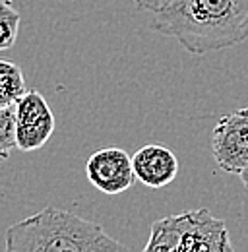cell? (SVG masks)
<instances>
[{
    "mask_svg": "<svg viewBox=\"0 0 248 252\" xmlns=\"http://www.w3.org/2000/svg\"><path fill=\"white\" fill-rule=\"evenodd\" d=\"M86 175L95 189L109 196L123 194L136 181L132 158L117 146H107L92 154L86 161Z\"/></svg>",
    "mask_w": 248,
    "mask_h": 252,
    "instance_id": "6",
    "label": "cell"
},
{
    "mask_svg": "<svg viewBox=\"0 0 248 252\" xmlns=\"http://www.w3.org/2000/svg\"><path fill=\"white\" fill-rule=\"evenodd\" d=\"M6 252H130L99 223L47 206L6 229Z\"/></svg>",
    "mask_w": 248,
    "mask_h": 252,
    "instance_id": "2",
    "label": "cell"
},
{
    "mask_svg": "<svg viewBox=\"0 0 248 252\" xmlns=\"http://www.w3.org/2000/svg\"><path fill=\"white\" fill-rule=\"evenodd\" d=\"M22 16L14 8L12 0H0V51H8L16 45Z\"/></svg>",
    "mask_w": 248,
    "mask_h": 252,
    "instance_id": "9",
    "label": "cell"
},
{
    "mask_svg": "<svg viewBox=\"0 0 248 252\" xmlns=\"http://www.w3.org/2000/svg\"><path fill=\"white\" fill-rule=\"evenodd\" d=\"M16 144V115L14 107L0 109V161L10 158Z\"/></svg>",
    "mask_w": 248,
    "mask_h": 252,
    "instance_id": "10",
    "label": "cell"
},
{
    "mask_svg": "<svg viewBox=\"0 0 248 252\" xmlns=\"http://www.w3.org/2000/svg\"><path fill=\"white\" fill-rule=\"evenodd\" d=\"M144 252H235L225 223L208 210L155 221Z\"/></svg>",
    "mask_w": 248,
    "mask_h": 252,
    "instance_id": "3",
    "label": "cell"
},
{
    "mask_svg": "<svg viewBox=\"0 0 248 252\" xmlns=\"http://www.w3.org/2000/svg\"><path fill=\"white\" fill-rule=\"evenodd\" d=\"M169 0H134V4L138 6V10H142V12H157Z\"/></svg>",
    "mask_w": 248,
    "mask_h": 252,
    "instance_id": "11",
    "label": "cell"
},
{
    "mask_svg": "<svg viewBox=\"0 0 248 252\" xmlns=\"http://www.w3.org/2000/svg\"><path fill=\"white\" fill-rule=\"evenodd\" d=\"M239 177H241V181H243V187H245V189L248 190V165L245 167V171H243V173H241Z\"/></svg>",
    "mask_w": 248,
    "mask_h": 252,
    "instance_id": "12",
    "label": "cell"
},
{
    "mask_svg": "<svg viewBox=\"0 0 248 252\" xmlns=\"http://www.w3.org/2000/svg\"><path fill=\"white\" fill-rule=\"evenodd\" d=\"M26 92V78L22 68L12 61H0V109L14 107Z\"/></svg>",
    "mask_w": 248,
    "mask_h": 252,
    "instance_id": "8",
    "label": "cell"
},
{
    "mask_svg": "<svg viewBox=\"0 0 248 252\" xmlns=\"http://www.w3.org/2000/svg\"><path fill=\"white\" fill-rule=\"evenodd\" d=\"M150 26L202 57L248 41V0H169Z\"/></svg>",
    "mask_w": 248,
    "mask_h": 252,
    "instance_id": "1",
    "label": "cell"
},
{
    "mask_svg": "<svg viewBox=\"0 0 248 252\" xmlns=\"http://www.w3.org/2000/svg\"><path fill=\"white\" fill-rule=\"evenodd\" d=\"M16 144L22 152L43 148L55 132V115L47 99L35 90H28L14 105Z\"/></svg>",
    "mask_w": 248,
    "mask_h": 252,
    "instance_id": "5",
    "label": "cell"
},
{
    "mask_svg": "<svg viewBox=\"0 0 248 252\" xmlns=\"http://www.w3.org/2000/svg\"><path fill=\"white\" fill-rule=\"evenodd\" d=\"M212 154L217 167L241 175L248 165V107L221 117L212 134Z\"/></svg>",
    "mask_w": 248,
    "mask_h": 252,
    "instance_id": "4",
    "label": "cell"
},
{
    "mask_svg": "<svg viewBox=\"0 0 248 252\" xmlns=\"http://www.w3.org/2000/svg\"><path fill=\"white\" fill-rule=\"evenodd\" d=\"M132 169L136 181L142 185L150 189H163L177 179L179 159L167 146L148 144L132 156Z\"/></svg>",
    "mask_w": 248,
    "mask_h": 252,
    "instance_id": "7",
    "label": "cell"
}]
</instances>
